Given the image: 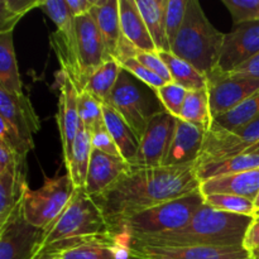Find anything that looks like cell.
I'll list each match as a JSON object with an SVG mask.
<instances>
[{
	"label": "cell",
	"instance_id": "f35d334b",
	"mask_svg": "<svg viewBox=\"0 0 259 259\" xmlns=\"http://www.w3.org/2000/svg\"><path fill=\"white\" fill-rule=\"evenodd\" d=\"M187 0H168L166 9V33L169 48L179 35L186 15Z\"/></svg>",
	"mask_w": 259,
	"mask_h": 259
},
{
	"label": "cell",
	"instance_id": "c3c4849f",
	"mask_svg": "<svg viewBox=\"0 0 259 259\" xmlns=\"http://www.w3.org/2000/svg\"><path fill=\"white\" fill-rule=\"evenodd\" d=\"M52 259H60V258H52Z\"/></svg>",
	"mask_w": 259,
	"mask_h": 259
},
{
	"label": "cell",
	"instance_id": "8fae6325",
	"mask_svg": "<svg viewBox=\"0 0 259 259\" xmlns=\"http://www.w3.org/2000/svg\"><path fill=\"white\" fill-rule=\"evenodd\" d=\"M210 109L212 119L232 110L259 91V80L215 70L207 76Z\"/></svg>",
	"mask_w": 259,
	"mask_h": 259
},
{
	"label": "cell",
	"instance_id": "7402d4cb",
	"mask_svg": "<svg viewBox=\"0 0 259 259\" xmlns=\"http://www.w3.org/2000/svg\"><path fill=\"white\" fill-rule=\"evenodd\" d=\"M168 0H137L157 52H171L166 33V9Z\"/></svg>",
	"mask_w": 259,
	"mask_h": 259
},
{
	"label": "cell",
	"instance_id": "484cf974",
	"mask_svg": "<svg viewBox=\"0 0 259 259\" xmlns=\"http://www.w3.org/2000/svg\"><path fill=\"white\" fill-rule=\"evenodd\" d=\"M91 153H93V144L89 132L81 124L78 133L76 136L72 147V154L68 164L66 166L67 175L76 189L85 187L86 177H88L89 166H90Z\"/></svg>",
	"mask_w": 259,
	"mask_h": 259
},
{
	"label": "cell",
	"instance_id": "7a4b0ae2",
	"mask_svg": "<svg viewBox=\"0 0 259 259\" xmlns=\"http://www.w3.org/2000/svg\"><path fill=\"white\" fill-rule=\"evenodd\" d=\"M103 240H115L95 200L85 189L75 190L62 214L43 230L42 240L33 259H52L68 249ZM116 242V240H115Z\"/></svg>",
	"mask_w": 259,
	"mask_h": 259
},
{
	"label": "cell",
	"instance_id": "9a60e30c",
	"mask_svg": "<svg viewBox=\"0 0 259 259\" xmlns=\"http://www.w3.org/2000/svg\"><path fill=\"white\" fill-rule=\"evenodd\" d=\"M259 52V22L237 25L227 33L223 43L218 71L230 73Z\"/></svg>",
	"mask_w": 259,
	"mask_h": 259
},
{
	"label": "cell",
	"instance_id": "5bb4252c",
	"mask_svg": "<svg viewBox=\"0 0 259 259\" xmlns=\"http://www.w3.org/2000/svg\"><path fill=\"white\" fill-rule=\"evenodd\" d=\"M76 38L83 91L86 81L91 73L113 57L106 51L100 30L90 14L76 18Z\"/></svg>",
	"mask_w": 259,
	"mask_h": 259
},
{
	"label": "cell",
	"instance_id": "4dcf8cb0",
	"mask_svg": "<svg viewBox=\"0 0 259 259\" xmlns=\"http://www.w3.org/2000/svg\"><path fill=\"white\" fill-rule=\"evenodd\" d=\"M255 168H259V152H249V153L239 154V156L232 157V158L217 162V163L196 167V175L200 182H204L206 180L214 179V177L238 174V172Z\"/></svg>",
	"mask_w": 259,
	"mask_h": 259
},
{
	"label": "cell",
	"instance_id": "836d02e7",
	"mask_svg": "<svg viewBox=\"0 0 259 259\" xmlns=\"http://www.w3.org/2000/svg\"><path fill=\"white\" fill-rule=\"evenodd\" d=\"M205 204L209 205L212 209L220 211L229 212L234 215H243V217H252L255 214L254 202L245 197L237 196L229 194H212L205 195Z\"/></svg>",
	"mask_w": 259,
	"mask_h": 259
},
{
	"label": "cell",
	"instance_id": "7c38bea8",
	"mask_svg": "<svg viewBox=\"0 0 259 259\" xmlns=\"http://www.w3.org/2000/svg\"><path fill=\"white\" fill-rule=\"evenodd\" d=\"M133 259H250L243 247H168L125 244Z\"/></svg>",
	"mask_w": 259,
	"mask_h": 259
},
{
	"label": "cell",
	"instance_id": "ab89813d",
	"mask_svg": "<svg viewBox=\"0 0 259 259\" xmlns=\"http://www.w3.org/2000/svg\"><path fill=\"white\" fill-rule=\"evenodd\" d=\"M120 65L123 70H125L126 72H129L131 75H133L134 77L138 78L141 82L146 83L147 86L153 89L154 93L167 83L163 78L157 76L156 73L152 72L151 70H148L146 66L142 65L136 57L128 58V60H125L124 62H121Z\"/></svg>",
	"mask_w": 259,
	"mask_h": 259
},
{
	"label": "cell",
	"instance_id": "44dd1931",
	"mask_svg": "<svg viewBox=\"0 0 259 259\" xmlns=\"http://www.w3.org/2000/svg\"><path fill=\"white\" fill-rule=\"evenodd\" d=\"M90 15L100 30L106 51L111 57L115 58L123 39L119 15V0H96Z\"/></svg>",
	"mask_w": 259,
	"mask_h": 259
},
{
	"label": "cell",
	"instance_id": "e575fe53",
	"mask_svg": "<svg viewBox=\"0 0 259 259\" xmlns=\"http://www.w3.org/2000/svg\"><path fill=\"white\" fill-rule=\"evenodd\" d=\"M78 115L81 124L85 126L89 134L95 133L106 126L103 104L86 91L78 94Z\"/></svg>",
	"mask_w": 259,
	"mask_h": 259
},
{
	"label": "cell",
	"instance_id": "9c48e42d",
	"mask_svg": "<svg viewBox=\"0 0 259 259\" xmlns=\"http://www.w3.org/2000/svg\"><path fill=\"white\" fill-rule=\"evenodd\" d=\"M177 118L159 110L154 114L139 141L138 153L132 162V167H161L168 154Z\"/></svg>",
	"mask_w": 259,
	"mask_h": 259
},
{
	"label": "cell",
	"instance_id": "3957f363",
	"mask_svg": "<svg viewBox=\"0 0 259 259\" xmlns=\"http://www.w3.org/2000/svg\"><path fill=\"white\" fill-rule=\"evenodd\" d=\"M252 217L234 215L204 204L184 228L121 243L168 247H243Z\"/></svg>",
	"mask_w": 259,
	"mask_h": 259
},
{
	"label": "cell",
	"instance_id": "d6a6232c",
	"mask_svg": "<svg viewBox=\"0 0 259 259\" xmlns=\"http://www.w3.org/2000/svg\"><path fill=\"white\" fill-rule=\"evenodd\" d=\"M42 0H2L0 2V34L13 33L23 17L39 8Z\"/></svg>",
	"mask_w": 259,
	"mask_h": 259
},
{
	"label": "cell",
	"instance_id": "f546056e",
	"mask_svg": "<svg viewBox=\"0 0 259 259\" xmlns=\"http://www.w3.org/2000/svg\"><path fill=\"white\" fill-rule=\"evenodd\" d=\"M180 119L197 126L206 133L212 124L211 109L207 89L187 91Z\"/></svg>",
	"mask_w": 259,
	"mask_h": 259
},
{
	"label": "cell",
	"instance_id": "ee69618b",
	"mask_svg": "<svg viewBox=\"0 0 259 259\" xmlns=\"http://www.w3.org/2000/svg\"><path fill=\"white\" fill-rule=\"evenodd\" d=\"M230 73L238 76H243V77H249L259 80V52L255 56H253L250 60L240 65L239 67L235 68Z\"/></svg>",
	"mask_w": 259,
	"mask_h": 259
},
{
	"label": "cell",
	"instance_id": "d6986e66",
	"mask_svg": "<svg viewBox=\"0 0 259 259\" xmlns=\"http://www.w3.org/2000/svg\"><path fill=\"white\" fill-rule=\"evenodd\" d=\"M200 191L204 196L212 194H229L245 197L254 202L259 194V168L206 180L200 185Z\"/></svg>",
	"mask_w": 259,
	"mask_h": 259
},
{
	"label": "cell",
	"instance_id": "d590c367",
	"mask_svg": "<svg viewBox=\"0 0 259 259\" xmlns=\"http://www.w3.org/2000/svg\"><path fill=\"white\" fill-rule=\"evenodd\" d=\"M156 95L159 103L163 105L164 110L174 115L175 118L180 119L185 99L187 95L186 89L175 82H167L166 85L156 91Z\"/></svg>",
	"mask_w": 259,
	"mask_h": 259
},
{
	"label": "cell",
	"instance_id": "ffe728a7",
	"mask_svg": "<svg viewBox=\"0 0 259 259\" xmlns=\"http://www.w3.org/2000/svg\"><path fill=\"white\" fill-rule=\"evenodd\" d=\"M119 15L123 37L138 52H157L137 0H119Z\"/></svg>",
	"mask_w": 259,
	"mask_h": 259
},
{
	"label": "cell",
	"instance_id": "30bf717a",
	"mask_svg": "<svg viewBox=\"0 0 259 259\" xmlns=\"http://www.w3.org/2000/svg\"><path fill=\"white\" fill-rule=\"evenodd\" d=\"M43 230L24 219L22 201L0 227V259H33L42 240Z\"/></svg>",
	"mask_w": 259,
	"mask_h": 259
},
{
	"label": "cell",
	"instance_id": "5b68a950",
	"mask_svg": "<svg viewBox=\"0 0 259 259\" xmlns=\"http://www.w3.org/2000/svg\"><path fill=\"white\" fill-rule=\"evenodd\" d=\"M204 204V195L199 190L132 217L116 220L109 225V229L119 244L128 239L174 232L184 228Z\"/></svg>",
	"mask_w": 259,
	"mask_h": 259
},
{
	"label": "cell",
	"instance_id": "277c9868",
	"mask_svg": "<svg viewBox=\"0 0 259 259\" xmlns=\"http://www.w3.org/2000/svg\"><path fill=\"white\" fill-rule=\"evenodd\" d=\"M225 34L207 19L199 0H187L186 15L171 53L209 76L218 68Z\"/></svg>",
	"mask_w": 259,
	"mask_h": 259
},
{
	"label": "cell",
	"instance_id": "83f0119b",
	"mask_svg": "<svg viewBox=\"0 0 259 259\" xmlns=\"http://www.w3.org/2000/svg\"><path fill=\"white\" fill-rule=\"evenodd\" d=\"M171 73L172 82L182 86L187 91L207 89V77L186 61L176 57L171 52H157Z\"/></svg>",
	"mask_w": 259,
	"mask_h": 259
},
{
	"label": "cell",
	"instance_id": "7bdbcfd3",
	"mask_svg": "<svg viewBox=\"0 0 259 259\" xmlns=\"http://www.w3.org/2000/svg\"><path fill=\"white\" fill-rule=\"evenodd\" d=\"M243 248L249 253L259 248V211H255V214L253 215L252 222L243 240Z\"/></svg>",
	"mask_w": 259,
	"mask_h": 259
},
{
	"label": "cell",
	"instance_id": "ac0fdd59",
	"mask_svg": "<svg viewBox=\"0 0 259 259\" xmlns=\"http://www.w3.org/2000/svg\"><path fill=\"white\" fill-rule=\"evenodd\" d=\"M205 132L177 119L174 139L163 166H187L196 163L202 149Z\"/></svg>",
	"mask_w": 259,
	"mask_h": 259
},
{
	"label": "cell",
	"instance_id": "1f68e13d",
	"mask_svg": "<svg viewBox=\"0 0 259 259\" xmlns=\"http://www.w3.org/2000/svg\"><path fill=\"white\" fill-rule=\"evenodd\" d=\"M259 118V91L249 96L232 110L212 119V124L227 131L235 132Z\"/></svg>",
	"mask_w": 259,
	"mask_h": 259
},
{
	"label": "cell",
	"instance_id": "e0dca14e",
	"mask_svg": "<svg viewBox=\"0 0 259 259\" xmlns=\"http://www.w3.org/2000/svg\"><path fill=\"white\" fill-rule=\"evenodd\" d=\"M131 168V164L120 157H113L93 148L83 189L94 199L103 194L111 185L115 184Z\"/></svg>",
	"mask_w": 259,
	"mask_h": 259
},
{
	"label": "cell",
	"instance_id": "b9f144b4",
	"mask_svg": "<svg viewBox=\"0 0 259 259\" xmlns=\"http://www.w3.org/2000/svg\"><path fill=\"white\" fill-rule=\"evenodd\" d=\"M91 144H93L94 149L104 152L106 154H110L113 157H120V152H119L118 147L114 143L113 138H111L110 133L108 132V128H103L100 131L95 132V133L90 134Z\"/></svg>",
	"mask_w": 259,
	"mask_h": 259
},
{
	"label": "cell",
	"instance_id": "2e32d148",
	"mask_svg": "<svg viewBox=\"0 0 259 259\" xmlns=\"http://www.w3.org/2000/svg\"><path fill=\"white\" fill-rule=\"evenodd\" d=\"M0 118L12 124L23 138L33 143L40 129V119L27 95H14L0 89Z\"/></svg>",
	"mask_w": 259,
	"mask_h": 259
},
{
	"label": "cell",
	"instance_id": "8d00e7d4",
	"mask_svg": "<svg viewBox=\"0 0 259 259\" xmlns=\"http://www.w3.org/2000/svg\"><path fill=\"white\" fill-rule=\"evenodd\" d=\"M232 15L233 24L259 22V0H222Z\"/></svg>",
	"mask_w": 259,
	"mask_h": 259
},
{
	"label": "cell",
	"instance_id": "6da1fadb",
	"mask_svg": "<svg viewBox=\"0 0 259 259\" xmlns=\"http://www.w3.org/2000/svg\"><path fill=\"white\" fill-rule=\"evenodd\" d=\"M196 163L132 167L108 190L94 197L108 225L200 190Z\"/></svg>",
	"mask_w": 259,
	"mask_h": 259
},
{
	"label": "cell",
	"instance_id": "f6af8a7d",
	"mask_svg": "<svg viewBox=\"0 0 259 259\" xmlns=\"http://www.w3.org/2000/svg\"><path fill=\"white\" fill-rule=\"evenodd\" d=\"M66 2H67V5L73 17L78 18L90 14L96 0H66Z\"/></svg>",
	"mask_w": 259,
	"mask_h": 259
},
{
	"label": "cell",
	"instance_id": "f1b7e54d",
	"mask_svg": "<svg viewBox=\"0 0 259 259\" xmlns=\"http://www.w3.org/2000/svg\"><path fill=\"white\" fill-rule=\"evenodd\" d=\"M60 259H133L128 248L115 240L88 243L58 254Z\"/></svg>",
	"mask_w": 259,
	"mask_h": 259
},
{
	"label": "cell",
	"instance_id": "74e56055",
	"mask_svg": "<svg viewBox=\"0 0 259 259\" xmlns=\"http://www.w3.org/2000/svg\"><path fill=\"white\" fill-rule=\"evenodd\" d=\"M0 143L5 144L10 151L24 158H27V154L34 148V143L23 138L19 132L3 118H0Z\"/></svg>",
	"mask_w": 259,
	"mask_h": 259
},
{
	"label": "cell",
	"instance_id": "d4e9b609",
	"mask_svg": "<svg viewBox=\"0 0 259 259\" xmlns=\"http://www.w3.org/2000/svg\"><path fill=\"white\" fill-rule=\"evenodd\" d=\"M25 171L27 168L0 174V227L8 222L17 205L22 201L23 192L28 186Z\"/></svg>",
	"mask_w": 259,
	"mask_h": 259
},
{
	"label": "cell",
	"instance_id": "4316f807",
	"mask_svg": "<svg viewBox=\"0 0 259 259\" xmlns=\"http://www.w3.org/2000/svg\"><path fill=\"white\" fill-rule=\"evenodd\" d=\"M121 71H123L121 65L115 58L106 61L103 66L91 73V76L86 81L83 91L93 95L101 104L108 103Z\"/></svg>",
	"mask_w": 259,
	"mask_h": 259
},
{
	"label": "cell",
	"instance_id": "bcb514c9",
	"mask_svg": "<svg viewBox=\"0 0 259 259\" xmlns=\"http://www.w3.org/2000/svg\"><path fill=\"white\" fill-rule=\"evenodd\" d=\"M249 255H250V259H259V248L252 250V252L249 253Z\"/></svg>",
	"mask_w": 259,
	"mask_h": 259
},
{
	"label": "cell",
	"instance_id": "60d3db41",
	"mask_svg": "<svg viewBox=\"0 0 259 259\" xmlns=\"http://www.w3.org/2000/svg\"><path fill=\"white\" fill-rule=\"evenodd\" d=\"M136 58L142 63V65L146 66L148 70H151L152 72L156 73L157 76H159L161 78H163L166 82H172L171 73H169L166 63H164L163 61H162V58L158 56V53L157 52H138L137 53Z\"/></svg>",
	"mask_w": 259,
	"mask_h": 259
},
{
	"label": "cell",
	"instance_id": "ba28073f",
	"mask_svg": "<svg viewBox=\"0 0 259 259\" xmlns=\"http://www.w3.org/2000/svg\"><path fill=\"white\" fill-rule=\"evenodd\" d=\"M106 104H109L128 124L138 141H141L149 120L156 114L151 111L144 94L133 78H131V73L125 70L121 71L118 82Z\"/></svg>",
	"mask_w": 259,
	"mask_h": 259
},
{
	"label": "cell",
	"instance_id": "7dc6e473",
	"mask_svg": "<svg viewBox=\"0 0 259 259\" xmlns=\"http://www.w3.org/2000/svg\"><path fill=\"white\" fill-rule=\"evenodd\" d=\"M254 206H255V211H259V194L257 195L254 200Z\"/></svg>",
	"mask_w": 259,
	"mask_h": 259
},
{
	"label": "cell",
	"instance_id": "52a82bcc",
	"mask_svg": "<svg viewBox=\"0 0 259 259\" xmlns=\"http://www.w3.org/2000/svg\"><path fill=\"white\" fill-rule=\"evenodd\" d=\"M39 9L47 14L56 25V32L50 35V43L57 56L61 71L70 76L78 93H81L82 73L78 62L76 18L71 13L66 0H42Z\"/></svg>",
	"mask_w": 259,
	"mask_h": 259
},
{
	"label": "cell",
	"instance_id": "603a6c76",
	"mask_svg": "<svg viewBox=\"0 0 259 259\" xmlns=\"http://www.w3.org/2000/svg\"><path fill=\"white\" fill-rule=\"evenodd\" d=\"M103 113L106 128H108L114 143L118 147L121 158L131 164L138 153L139 141L134 136L128 124L109 104H103Z\"/></svg>",
	"mask_w": 259,
	"mask_h": 259
},
{
	"label": "cell",
	"instance_id": "cb8c5ba5",
	"mask_svg": "<svg viewBox=\"0 0 259 259\" xmlns=\"http://www.w3.org/2000/svg\"><path fill=\"white\" fill-rule=\"evenodd\" d=\"M0 89L23 95V83L15 57L13 33L0 34Z\"/></svg>",
	"mask_w": 259,
	"mask_h": 259
},
{
	"label": "cell",
	"instance_id": "4fadbf2b",
	"mask_svg": "<svg viewBox=\"0 0 259 259\" xmlns=\"http://www.w3.org/2000/svg\"><path fill=\"white\" fill-rule=\"evenodd\" d=\"M58 81V111H57V125L60 132L61 146L65 166H67L72 154L73 142L80 129L81 121L78 115V90L75 86L70 76L63 71H60L57 75Z\"/></svg>",
	"mask_w": 259,
	"mask_h": 259
},
{
	"label": "cell",
	"instance_id": "8992f818",
	"mask_svg": "<svg viewBox=\"0 0 259 259\" xmlns=\"http://www.w3.org/2000/svg\"><path fill=\"white\" fill-rule=\"evenodd\" d=\"M75 190L67 174L56 179L46 177L40 189L30 190L27 186L22 197L24 219L33 227L46 230L67 207Z\"/></svg>",
	"mask_w": 259,
	"mask_h": 259
}]
</instances>
